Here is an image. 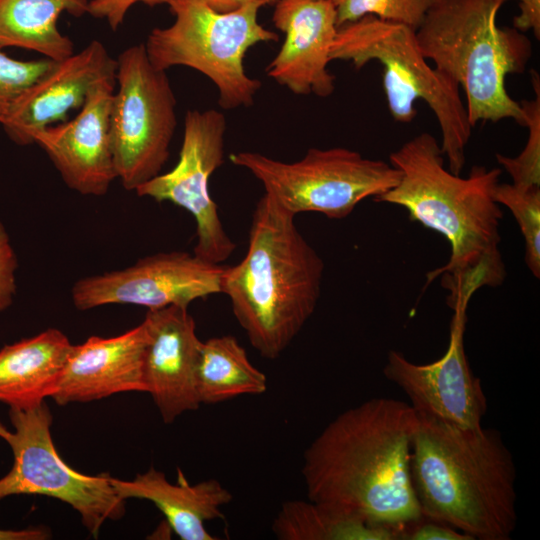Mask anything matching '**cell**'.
I'll return each mask as SVG.
<instances>
[{
    "label": "cell",
    "instance_id": "cell-1",
    "mask_svg": "<svg viewBox=\"0 0 540 540\" xmlns=\"http://www.w3.org/2000/svg\"><path fill=\"white\" fill-rule=\"evenodd\" d=\"M419 417L407 403L373 398L329 422L304 452L308 499L367 523L400 528L421 516L410 457Z\"/></svg>",
    "mask_w": 540,
    "mask_h": 540
},
{
    "label": "cell",
    "instance_id": "cell-2",
    "mask_svg": "<svg viewBox=\"0 0 540 540\" xmlns=\"http://www.w3.org/2000/svg\"><path fill=\"white\" fill-rule=\"evenodd\" d=\"M401 172L398 184L374 199L407 210L411 221L441 234L451 248L443 266L427 274V282L442 276L447 304L467 308L484 286L498 287L506 277L499 250L503 212L494 200L500 168L475 165L466 178L445 168L436 138L422 132L389 156Z\"/></svg>",
    "mask_w": 540,
    "mask_h": 540
},
{
    "label": "cell",
    "instance_id": "cell-3",
    "mask_svg": "<svg viewBox=\"0 0 540 540\" xmlns=\"http://www.w3.org/2000/svg\"><path fill=\"white\" fill-rule=\"evenodd\" d=\"M419 417L410 473L421 515L473 540H509L516 528V467L495 429Z\"/></svg>",
    "mask_w": 540,
    "mask_h": 540
},
{
    "label": "cell",
    "instance_id": "cell-4",
    "mask_svg": "<svg viewBox=\"0 0 540 540\" xmlns=\"http://www.w3.org/2000/svg\"><path fill=\"white\" fill-rule=\"evenodd\" d=\"M294 218L264 193L252 214L247 252L238 264L224 266L221 280L250 344L269 360L291 344L321 295L324 262Z\"/></svg>",
    "mask_w": 540,
    "mask_h": 540
},
{
    "label": "cell",
    "instance_id": "cell-5",
    "mask_svg": "<svg viewBox=\"0 0 540 540\" xmlns=\"http://www.w3.org/2000/svg\"><path fill=\"white\" fill-rule=\"evenodd\" d=\"M507 0H434L415 31L422 54L466 96L469 122L513 119L525 127V115L505 86L508 74L523 73L532 54L523 32L497 25Z\"/></svg>",
    "mask_w": 540,
    "mask_h": 540
},
{
    "label": "cell",
    "instance_id": "cell-6",
    "mask_svg": "<svg viewBox=\"0 0 540 540\" xmlns=\"http://www.w3.org/2000/svg\"><path fill=\"white\" fill-rule=\"evenodd\" d=\"M330 58L349 61L356 69L379 62L388 109L397 122L410 123L417 115L414 103L424 101L437 119L448 168L460 175L473 127L459 85L428 63L415 30L367 15L338 27Z\"/></svg>",
    "mask_w": 540,
    "mask_h": 540
},
{
    "label": "cell",
    "instance_id": "cell-7",
    "mask_svg": "<svg viewBox=\"0 0 540 540\" xmlns=\"http://www.w3.org/2000/svg\"><path fill=\"white\" fill-rule=\"evenodd\" d=\"M275 1L249 0L221 13L205 0H168L175 20L149 33L144 43L147 56L157 69L186 66L207 76L218 89L221 108L249 107L261 82L246 74L243 60L250 47L278 40L258 22L260 8Z\"/></svg>",
    "mask_w": 540,
    "mask_h": 540
},
{
    "label": "cell",
    "instance_id": "cell-8",
    "mask_svg": "<svg viewBox=\"0 0 540 540\" xmlns=\"http://www.w3.org/2000/svg\"><path fill=\"white\" fill-rule=\"evenodd\" d=\"M229 159L247 169L265 193L295 216L318 212L343 219L364 199H376L395 187L401 177L391 163L344 147L310 148L295 162L251 151L232 153Z\"/></svg>",
    "mask_w": 540,
    "mask_h": 540
},
{
    "label": "cell",
    "instance_id": "cell-9",
    "mask_svg": "<svg viewBox=\"0 0 540 540\" xmlns=\"http://www.w3.org/2000/svg\"><path fill=\"white\" fill-rule=\"evenodd\" d=\"M117 91L110 113V144L117 178L126 190L159 175L177 126L176 97L166 71L150 62L144 43L117 58Z\"/></svg>",
    "mask_w": 540,
    "mask_h": 540
},
{
    "label": "cell",
    "instance_id": "cell-10",
    "mask_svg": "<svg viewBox=\"0 0 540 540\" xmlns=\"http://www.w3.org/2000/svg\"><path fill=\"white\" fill-rule=\"evenodd\" d=\"M14 430L0 426L14 461L0 478V501L16 495H43L61 500L76 510L94 537L106 520L125 514V499L115 492L110 475L88 476L70 468L58 455L50 432L51 413L45 402L30 409L10 408Z\"/></svg>",
    "mask_w": 540,
    "mask_h": 540
},
{
    "label": "cell",
    "instance_id": "cell-11",
    "mask_svg": "<svg viewBox=\"0 0 540 540\" xmlns=\"http://www.w3.org/2000/svg\"><path fill=\"white\" fill-rule=\"evenodd\" d=\"M226 127L224 114L216 109L188 110L178 162L136 189L138 196L188 211L196 222L193 253L215 264L227 260L236 248L209 193V179L224 163Z\"/></svg>",
    "mask_w": 540,
    "mask_h": 540
},
{
    "label": "cell",
    "instance_id": "cell-12",
    "mask_svg": "<svg viewBox=\"0 0 540 540\" xmlns=\"http://www.w3.org/2000/svg\"><path fill=\"white\" fill-rule=\"evenodd\" d=\"M224 266L194 253L173 251L146 256L134 265L78 280L72 301L79 310L107 304L159 309L188 307L194 300L221 293Z\"/></svg>",
    "mask_w": 540,
    "mask_h": 540
},
{
    "label": "cell",
    "instance_id": "cell-13",
    "mask_svg": "<svg viewBox=\"0 0 540 540\" xmlns=\"http://www.w3.org/2000/svg\"><path fill=\"white\" fill-rule=\"evenodd\" d=\"M466 320V308L454 310L448 348L438 360L417 364L391 350L383 374L403 391L418 416L478 429L488 405L481 380L472 372L465 352Z\"/></svg>",
    "mask_w": 540,
    "mask_h": 540
},
{
    "label": "cell",
    "instance_id": "cell-14",
    "mask_svg": "<svg viewBox=\"0 0 540 540\" xmlns=\"http://www.w3.org/2000/svg\"><path fill=\"white\" fill-rule=\"evenodd\" d=\"M116 79L98 82L75 118L33 136L64 183L82 195H105L117 178L110 144V113Z\"/></svg>",
    "mask_w": 540,
    "mask_h": 540
},
{
    "label": "cell",
    "instance_id": "cell-15",
    "mask_svg": "<svg viewBox=\"0 0 540 540\" xmlns=\"http://www.w3.org/2000/svg\"><path fill=\"white\" fill-rule=\"evenodd\" d=\"M272 21L285 34L267 75L297 95L327 97L335 77L328 70L337 34L332 0H276Z\"/></svg>",
    "mask_w": 540,
    "mask_h": 540
},
{
    "label": "cell",
    "instance_id": "cell-16",
    "mask_svg": "<svg viewBox=\"0 0 540 540\" xmlns=\"http://www.w3.org/2000/svg\"><path fill=\"white\" fill-rule=\"evenodd\" d=\"M144 320L149 332L143 363L146 392L164 423L170 424L201 405L196 368L202 341L188 307L148 309Z\"/></svg>",
    "mask_w": 540,
    "mask_h": 540
},
{
    "label": "cell",
    "instance_id": "cell-17",
    "mask_svg": "<svg viewBox=\"0 0 540 540\" xmlns=\"http://www.w3.org/2000/svg\"><path fill=\"white\" fill-rule=\"evenodd\" d=\"M116 71L117 59L103 43L93 40L79 52L54 61L17 99L1 124L15 143L32 144L36 132L65 121L68 112L81 108L98 82L116 79Z\"/></svg>",
    "mask_w": 540,
    "mask_h": 540
},
{
    "label": "cell",
    "instance_id": "cell-18",
    "mask_svg": "<svg viewBox=\"0 0 540 540\" xmlns=\"http://www.w3.org/2000/svg\"><path fill=\"white\" fill-rule=\"evenodd\" d=\"M148 327L110 338L92 336L72 345L52 398L59 405L99 400L121 392H146L143 376Z\"/></svg>",
    "mask_w": 540,
    "mask_h": 540
},
{
    "label": "cell",
    "instance_id": "cell-19",
    "mask_svg": "<svg viewBox=\"0 0 540 540\" xmlns=\"http://www.w3.org/2000/svg\"><path fill=\"white\" fill-rule=\"evenodd\" d=\"M177 484L154 468L126 481L110 476L115 492L122 499L151 501L164 514L171 529L182 540H215L205 522L224 518L221 508L232 500V494L216 479L191 485L178 470Z\"/></svg>",
    "mask_w": 540,
    "mask_h": 540
},
{
    "label": "cell",
    "instance_id": "cell-20",
    "mask_svg": "<svg viewBox=\"0 0 540 540\" xmlns=\"http://www.w3.org/2000/svg\"><path fill=\"white\" fill-rule=\"evenodd\" d=\"M72 344L49 328L0 350V403L30 409L57 390Z\"/></svg>",
    "mask_w": 540,
    "mask_h": 540
},
{
    "label": "cell",
    "instance_id": "cell-21",
    "mask_svg": "<svg viewBox=\"0 0 540 540\" xmlns=\"http://www.w3.org/2000/svg\"><path fill=\"white\" fill-rule=\"evenodd\" d=\"M90 0H0V47L32 50L60 61L74 53L71 39L57 20L63 12L74 17L88 13Z\"/></svg>",
    "mask_w": 540,
    "mask_h": 540
},
{
    "label": "cell",
    "instance_id": "cell-22",
    "mask_svg": "<svg viewBox=\"0 0 540 540\" xmlns=\"http://www.w3.org/2000/svg\"><path fill=\"white\" fill-rule=\"evenodd\" d=\"M196 389L201 404H216L265 393L267 377L250 362L234 336L222 335L201 342Z\"/></svg>",
    "mask_w": 540,
    "mask_h": 540
},
{
    "label": "cell",
    "instance_id": "cell-23",
    "mask_svg": "<svg viewBox=\"0 0 540 540\" xmlns=\"http://www.w3.org/2000/svg\"><path fill=\"white\" fill-rule=\"evenodd\" d=\"M272 530L282 540H398L397 531L309 501L284 503Z\"/></svg>",
    "mask_w": 540,
    "mask_h": 540
},
{
    "label": "cell",
    "instance_id": "cell-24",
    "mask_svg": "<svg viewBox=\"0 0 540 540\" xmlns=\"http://www.w3.org/2000/svg\"><path fill=\"white\" fill-rule=\"evenodd\" d=\"M531 81L535 98L519 102L529 131L526 145L516 157L496 154L498 164L509 174L512 185L521 190L540 188V80L535 70H531Z\"/></svg>",
    "mask_w": 540,
    "mask_h": 540
},
{
    "label": "cell",
    "instance_id": "cell-25",
    "mask_svg": "<svg viewBox=\"0 0 540 540\" xmlns=\"http://www.w3.org/2000/svg\"><path fill=\"white\" fill-rule=\"evenodd\" d=\"M494 200L514 216L525 241V263L533 276L540 278V188L521 190L498 183Z\"/></svg>",
    "mask_w": 540,
    "mask_h": 540
},
{
    "label": "cell",
    "instance_id": "cell-26",
    "mask_svg": "<svg viewBox=\"0 0 540 540\" xmlns=\"http://www.w3.org/2000/svg\"><path fill=\"white\" fill-rule=\"evenodd\" d=\"M434 0H332L337 26L372 15L417 30Z\"/></svg>",
    "mask_w": 540,
    "mask_h": 540
},
{
    "label": "cell",
    "instance_id": "cell-27",
    "mask_svg": "<svg viewBox=\"0 0 540 540\" xmlns=\"http://www.w3.org/2000/svg\"><path fill=\"white\" fill-rule=\"evenodd\" d=\"M0 47V123L17 99L53 64V60L20 61L7 56Z\"/></svg>",
    "mask_w": 540,
    "mask_h": 540
},
{
    "label": "cell",
    "instance_id": "cell-28",
    "mask_svg": "<svg viewBox=\"0 0 540 540\" xmlns=\"http://www.w3.org/2000/svg\"><path fill=\"white\" fill-rule=\"evenodd\" d=\"M399 540H473L452 526L421 515L404 524L399 531Z\"/></svg>",
    "mask_w": 540,
    "mask_h": 540
},
{
    "label": "cell",
    "instance_id": "cell-29",
    "mask_svg": "<svg viewBox=\"0 0 540 540\" xmlns=\"http://www.w3.org/2000/svg\"><path fill=\"white\" fill-rule=\"evenodd\" d=\"M17 260L4 225L0 222V311L7 309L16 291Z\"/></svg>",
    "mask_w": 540,
    "mask_h": 540
},
{
    "label": "cell",
    "instance_id": "cell-30",
    "mask_svg": "<svg viewBox=\"0 0 540 540\" xmlns=\"http://www.w3.org/2000/svg\"><path fill=\"white\" fill-rule=\"evenodd\" d=\"M136 3L150 7L167 4L168 0H90L88 13L98 19H105L113 31L123 23L126 13Z\"/></svg>",
    "mask_w": 540,
    "mask_h": 540
},
{
    "label": "cell",
    "instance_id": "cell-31",
    "mask_svg": "<svg viewBox=\"0 0 540 540\" xmlns=\"http://www.w3.org/2000/svg\"><path fill=\"white\" fill-rule=\"evenodd\" d=\"M520 13L514 17L513 26L520 32L532 31L540 37V0H518Z\"/></svg>",
    "mask_w": 540,
    "mask_h": 540
},
{
    "label": "cell",
    "instance_id": "cell-32",
    "mask_svg": "<svg viewBox=\"0 0 540 540\" xmlns=\"http://www.w3.org/2000/svg\"><path fill=\"white\" fill-rule=\"evenodd\" d=\"M50 534L45 528L0 529V540H43Z\"/></svg>",
    "mask_w": 540,
    "mask_h": 540
},
{
    "label": "cell",
    "instance_id": "cell-33",
    "mask_svg": "<svg viewBox=\"0 0 540 540\" xmlns=\"http://www.w3.org/2000/svg\"><path fill=\"white\" fill-rule=\"evenodd\" d=\"M214 10L228 13L237 10L249 0H205Z\"/></svg>",
    "mask_w": 540,
    "mask_h": 540
}]
</instances>
